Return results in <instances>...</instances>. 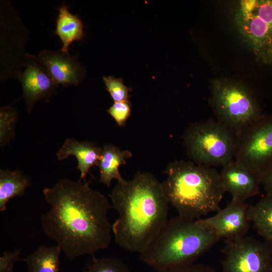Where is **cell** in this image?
Instances as JSON below:
<instances>
[{
    "label": "cell",
    "mask_w": 272,
    "mask_h": 272,
    "mask_svg": "<svg viewBox=\"0 0 272 272\" xmlns=\"http://www.w3.org/2000/svg\"><path fill=\"white\" fill-rule=\"evenodd\" d=\"M164 173V192L179 216L197 220L221 209L226 192L216 169L191 161L176 160L167 165Z\"/></svg>",
    "instance_id": "3957f363"
},
{
    "label": "cell",
    "mask_w": 272,
    "mask_h": 272,
    "mask_svg": "<svg viewBox=\"0 0 272 272\" xmlns=\"http://www.w3.org/2000/svg\"><path fill=\"white\" fill-rule=\"evenodd\" d=\"M157 272H217V271L212 266L207 264L193 263L157 271Z\"/></svg>",
    "instance_id": "cb8c5ba5"
},
{
    "label": "cell",
    "mask_w": 272,
    "mask_h": 272,
    "mask_svg": "<svg viewBox=\"0 0 272 272\" xmlns=\"http://www.w3.org/2000/svg\"><path fill=\"white\" fill-rule=\"evenodd\" d=\"M220 173L225 192L232 199L242 201L258 195L261 185V176L233 160L222 167Z\"/></svg>",
    "instance_id": "8fae6325"
},
{
    "label": "cell",
    "mask_w": 272,
    "mask_h": 272,
    "mask_svg": "<svg viewBox=\"0 0 272 272\" xmlns=\"http://www.w3.org/2000/svg\"><path fill=\"white\" fill-rule=\"evenodd\" d=\"M103 80L114 102L129 101V92L131 88L125 85L122 79L108 76L103 77Z\"/></svg>",
    "instance_id": "44dd1931"
},
{
    "label": "cell",
    "mask_w": 272,
    "mask_h": 272,
    "mask_svg": "<svg viewBox=\"0 0 272 272\" xmlns=\"http://www.w3.org/2000/svg\"><path fill=\"white\" fill-rule=\"evenodd\" d=\"M58 12L55 32L62 42L61 50L68 52L69 46L73 42L81 40L84 37V26L77 15L70 12L67 6H61Z\"/></svg>",
    "instance_id": "9a60e30c"
},
{
    "label": "cell",
    "mask_w": 272,
    "mask_h": 272,
    "mask_svg": "<svg viewBox=\"0 0 272 272\" xmlns=\"http://www.w3.org/2000/svg\"><path fill=\"white\" fill-rule=\"evenodd\" d=\"M118 218L112 224L116 243L140 254L168 221L169 203L161 182L152 173L138 171L117 182L109 194Z\"/></svg>",
    "instance_id": "7a4b0ae2"
},
{
    "label": "cell",
    "mask_w": 272,
    "mask_h": 272,
    "mask_svg": "<svg viewBox=\"0 0 272 272\" xmlns=\"http://www.w3.org/2000/svg\"><path fill=\"white\" fill-rule=\"evenodd\" d=\"M190 161L207 167L224 166L234 160L238 144L236 134L213 119L191 124L182 135Z\"/></svg>",
    "instance_id": "5b68a950"
},
{
    "label": "cell",
    "mask_w": 272,
    "mask_h": 272,
    "mask_svg": "<svg viewBox=\"0 0 272 272\" xmlns=\"http://www.w3.org/2000/svg\"><path fill=\"white\" fill-rule=\"evenodd\" d=\"M30 179L21 170H0V211L7 209V204L12 198L23 196L31 185Z\"/></svg>",
    "instance_id": "2e32d148"
},
{
    "label": "cell",
    "mask_w": 272,
    "mask_h": 272,
    "mask_svg": "<svg viewBox=\"0 0 272 272\" xmlns=\"http://www.w3.org/2000/svg\"><path fill=\"white\" fill-rule=\"evenodd\" d=\"M250 206L245 201L232 199L227 206L213 216L197 219L221 239L232 240L245 236L250 227Z\"/></svg>",
    "instance_id": "9c48e42d"
},
{
    "label": "cell",
    "mask_w": 272,
    "mask_h": 272,
    "mask_svg": "<svg viewBox=\"0 0 272 272\" xmlns=\"http://www.w3.org/2000/svg\"><path fill=\"white\" fill-rule=\"evenodd\" d=\"M102 148L95 143L88 141L79 142L70 138L65 140L56 153L58 160L67 159L69 156L76 157L78 161L77 168L80 172V179L86 181V177L93 166H98Z\"/></svg>",
    "instance_id": "4fadbf2b"
},
{
    "label": "cell",
    "mask_w": 272,
    "mask_h": 272,
    "mask_svg": "<svg viewBox=\"0 0 272 272\" xmlns=\"http://www.w3.org/2000/svg\"><path fill=\"white\" fill-rule=\"evenodd\" d=\"M237 139L234 160L261 176L272 164V115L264 116Z\"/></svg>",
    "instance_id": "52a82bcc"
},
{
    "label": "cell",
    "mask_w": 272,
    "mask_h": 272,
    "mask_svg": "<svg viewBox=\"0 0 272 272\" xmlns=\"http://www.w3.org/2000/svg\"><path fill=\"white\" fill-rule=\"evenodd\" d=\"M211 93L218 120L237 136L264 116L250 91L240 83L215 79Z\"/></svg>",
    "instance_id": "8992f818"
},
{
    "label": "cell",
    "mask_w": 272,
    "mask_h": 272,
    "mask_svg": "<svg viewBox=\"0 0 272 272\" xmlns=\"http://www.w3.org/2000/svg\"><path fill=\"white\" fill-rule=\"evenodd\" d=\"M220 238L197 220L169 219L140 259L156 271L194 263Z\"/></svg>",
    "instance_id": "277c9868"
},
{
    "label": "cell",
    "mask_w": 272,
    "mask_h": 272,
    "mask_svg": "<svg viewBox=\"0 0 272 272\" xmlns=\"http://www.w3.org/2000/svg\"><path fill=\"white\" fill-rule=\"evenodd\" d=\"M249 215L257 233L272 243V197L265 194L249 207Z\"/></svg>",
    "instance_id": "ac0fdd59"
},
{
    "label": "cell",
    "mask_w": 272,
    "mask_h": 272,
    "mask_svg": "<svg viewBox=\"0 0 272 272\" xmlns=\"http://www.w3.org/2000/svg\"><path fill=\"white\" fill-rule=\"evenodd\" d=\"M225 241L224 272L272 271V243L246 236Z\"/></svg>",
    "instance_id": "ba28073f"
},
{
    "label": "cell",
    "mask_w": 272,
    "mask_h": 272,
    "mask_svg": "<svg viewBox=\"0 0 272 272\" xmlns=\"http://www.w3.org/2000/svg\"><path fill=\"white\" fill-rule=\"evenodd\" d=\"M132 156V153L128 150H121L111 144L104 145L98 164L100 182L109 187L114 179L117 182L123 180L119 167L126 164V160Z\"/></svg>",
    "instance_id": "5bb4252c"
},
{
    "label": "cell",
    "mask_w": 272,
    "mask_h": 272,
    "mask_svg": "<svg viewBox=\"0 0 272 272\" xmlns=\"http://www.w3.org/2000/svg\"><path fill=\"white\" fill-rule=\"evenodd\" d=\"M25 70L19 75L27 110L31 112L36 103L49 99L58 84L51 77L44 64L35 56L26 55Z\"/></svg>",
    "instance_id": "30bf717a"
},
{
    "label": "cell",
    "mask_w": 272,
    "mask_h": 272,
    "mask_svg": "<svg viewBox=\"0 0 272 272\" xmlns=\"http://www.w3.org/2000/svg\"><path fill=\"white\" fill-rule=\"evenodd\" d=\"M261 180L265 194L272 197V164L261 174Z\"/></svg>",
    "instance_id": "d4e9b609"
},
{
    "label": "cell",
    "mask_w": 272,
    "mask_h": 272,
    "mask_svg": "<svg viewBox=\"0 0 272 272\" xmlns=\"http://www.w3.org/2000/svg\"><path fill=\"white\" fill-rule=\"evenodd\" d=\"M18 120V113L12 106L2 107L0 109V145L8 144L15 135V130Z\"/></svg>",
    "instance_id": "d6986e66"
},
{
    "label": "cell",
    "mask_w": 272,
    "mask_h": 272,
    "mask_svg": "<svg viewBox=\"0 0 272 272\" xmlns=\"http://www.w3.org/2000/svg\"><path fill=\"white\" fill-rule=\"evenodd\" d=\"M90 182L64 178L43 190L50 206L41 218L43 231L70 260L93 256L111 242L108 213L112 207L104 194L91 188Z\"/></svg>",
    "instance_id": "6da1fadb"
},
{
    "label": "cell",
    "mask_w": 272,
    "mask_h": 272,
    "mask_svg": "<svg viewBox=\"0 0 272 272\" xmlns=\"http://www.w3.org/2000/svg\"><path fill=\"white\" fill-rule=\"evenodd\" d=\"M61 247L41 245L27 257L22 258L28 272H59Z\"/></svg>",
    "instance_id": "e0dca14e"
},
{
    "label": "cell",
    "mask_w": 272,
    "mask_h": 272,
    "mask_svg": "<svg viewBox=\"0 0 272 272\" xmlns=\"http://www.w3.org/2000/svg\"><path fill=\"white\" fill-rule=\"evenodd\" d=\"M21 252V249L4 251L0 257V272H13L15 263L22 260L20 257Z\"/></svg>",
    "instance_id": "603a6c76"
},
{
    "label": "cell",
    "mask_w": 272,
    "mask_h": 272,
    "mask_svg": "<svg viewBox=\"0 0 272 272\" xmlns=\"http://www.w3.org/2000/svg\"><path fill=\"white\" fill-rule=\"evenodd\" d=\"M119 126H124L131 115V104L129 101L114 102L107 110Z\"/></svg>",
    "instance_id": "7402d4cb"
},
{
    "label": "cell",
    "mask_w": 272,
    "mask_h": 272,
    "mask_svg": "<svg viewBox=\"0 0 272 272\" xmlns=\"http://www.w3.org/2000/svg\"><path fill=\"white\" fill-rule=\"evenodd\" d=\"M83 272H131L121 259L115 257L96 258L93 256L91 263Z\"/></svg>",
    "instance_id": "ffe728a7"
},
{
    "label": "cell",
    "mask_w": 272,
    "mask_h": 272,
    "mask_svg": "<svg viewBox=\"0 0 272 272\" xmlns=\"http://www.w3.org/2000/svg\"><path fill=\"white\" fill-rule=\"evenodd\" d=\"M38 58L44 64L54 81L63 87L79 85L84 78L85 71L80 63L77 55L71 56L69 52L44 50Z\"/></svg>",
    "instance_id": "7c38bea8"
}]
</instances>
